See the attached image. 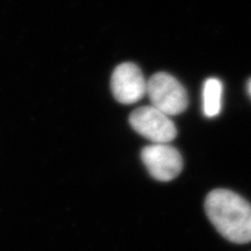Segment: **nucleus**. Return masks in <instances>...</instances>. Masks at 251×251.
<instances>
[{"label":"nucleus","instance_id":"obj_4","mask_svg":"<svg viewBox=\"0 0 251 251\" xmlns=\"http://www.w3.org/2000/svg\"><path fill=\"white\" fill-rule=\"evenodd\" d=\"M141 158L149 173L159 181L175 179L183 168L181 155L168 144H153L144 148Z\"/></svg>","mask_w":251,"mask_h":251},{"label":"nucleus","instance_id":"obj_6","mask_svg":"<svg viewBox=\"0 0 251 251\" xmlns=\"http://www.w3.org/2000/svg\"><path fill=\"white\" fill-rule=\"evenodd\" d=\"M222 83L216 77H210L203 87V111L207 117H215L221 111Z\"/></svg>","mask_w":251,"mask_h":251},{"label":"nucleus","instance_id":"obj_3","mask_svg":"<svg viewBox=\"0 0 251 251\" xmlns=\"http://www.w3.org/2000/svg\"><path fill=\"white\" fill-rule=\"evenodd\" d=\"M129 122L137 133L154 144H168L177 136L170 116L153 106L137 108L131 113Z\"/></svg>","mask_w":251,"mask_h":251},{"label":"nucleus","instance_id":"obj_1","mask_svg":"<svg viewBox=\"0 0 251 251\" xmlns=\"http://www.w3.org/2000/svg\"><path fill=\"white\" fill-rule=\"evenodd\" d=\"M205 211L225 239L239 244L251 241V204L240 195L228 190L210 192Z\"/></svg>","mask_w":251,"mask_h":251},{"label":"nucleus","instance_id":"obj_2","mask_svg":"<svg viewBox=\"0 0 251 251\" xmlns=\"http://www.w3.org/2000/svg\"><path fill=\"white\" fill-rule=\"evenodd\" d=\"M147 94L152 106L169 116L185 111L188 97L183 86L166 73L155 74L147 84Z\"/></svg>","mask_w":251,"mask_h":251},{"label":"nucleus","instance_id":"obj_5","mask_svg":"<svg viewBox=\"0 0 251 251\" xmlns=\"http://www.w3.org/2000/svg\"><path fill=\"white\" fill-rule=\"evenodd\" d=\"M146 78L139 67L133 63L117 66L111 76V89L114 98L122 104H134L147 93Z\"/></svg>","mask_w":251,"mask_h":251},{"label":"nucleus","instance_id":"obj_7","mask_svg":"<svg viewBox=\"0 0 251 251\" xmlns=\"http://www.w3.org/2000/svg\"><path fill=\"white\" fill-rule=\"evenodd\" d=\"M250 93H251V82H250Z\"/></svg>","mask_w":251,"mask_h":251}]
</instances>
